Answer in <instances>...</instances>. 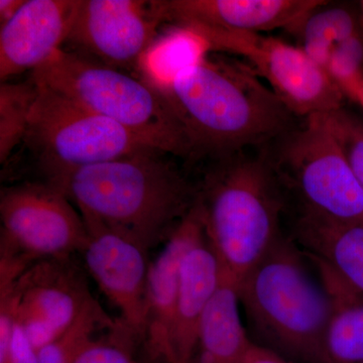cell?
I'll list each match as a JSON object with an SVG mask.
<instances>
[{"label": "cell", "instance_id": "1", "mask_svg": "<svg viewBox=\"0 0 363 363\" xmlns=\"http://www.w3.org/2000/svg\"><path fill=\"white\" fill-rule=\"evenodd\" d=\"M162 94L183 126L193 157L220 159L262 149L302 121L245 62L207 57Z\"/></svg>", "mask_w": 363, "mask_h": 363}, {"label": "cell", "instance_id": "2", "mask_svg": "<svg viewBox=\"0 0 363 363\" xmlns=\"http://www.w3.org/2000/svg\"><path fill=\"white\" fill-rule=\"evenodd\" d=\"M130 156L50 175V184L75 203L85 220L102 224L147 250L167 240L194 206L198 189L161 157Z\"/></svg>", "mask_w": 363, "mask_h": 363}, {"label": "cell", "instance_id": "3", "mask_svg": "<svg viewBox=\"0 0 363 363\" xmlns=\"http://www.w3.org/2000/svg\"><path fill=\"white\" fill-rule=\"evenodd\" d=\"M259 345L292 363H318L333 300L311 260L285 234L238 284Z\"/></svg>", "mask_w": 363, "mask_h": 363}, {"label": "cell", "instance_id": "4", "mask_svg": "<svg viewBox=\"0 0 363 363\" xmlns=\"http://www.w3.org/2000/svg\"><path fill=\"white\" fill-rule=\"evenodd\" d=\"M205 233L238 284L283 235L285 191L264 147L220 157L198 189Z\"/></svg>", "mask_w": 363, "mask_h": 363}, {"label": "cell", "instance_id": "5", "mask_svg": "<svg viewBox=\"0 0 363 363\" xmlns=\"http://www.w3.org/2000/svg\"><path fill=\"white\" fill-rule=\"evenodd\" d=\"M32 81L121 124L152 149L193 157L187 135L171 105L142 79L60 50L33 71Z\"/></svg>", "mask_w": 363, "mask_h": 363}, {"label": "cell", "instance_id": "6", "mask_svg": "<svg viewBox=\"0 0 363 363\" xmlns=\"http://www.w3.org/2000/svg\"><path fill=\"white\" fill-rule=\"evenodd\" d=\"M264 150L296 212L363 226V189L324 116L302 119Z\"/></svg>", "mask_w": 363, "mask_h": 363}, {"label": "cell", "instance_id": "7", "mask_svg": "<svg viewBox=\"0 0 363 363\" xmlns=\"http://www.w3.org/2000/svg\"><path fill=\"white\" fill-rule=\"evenodd\" d=\"M37 88L25 140L39 154L50 175L152 149L121 124L48 88Z\"/></svg>", "mask_w": 363, "mask_h": 363}, {"label": "cell", "instance_id": "8", "mask_svg": "<svg viewBox=\"0 0 363 363\" xmlns=\"http://www.w3.org/2000/svg\"><path fill=\"white\" fill-rule=\"evenodd\" d=\"M186 26L199 33L212 52L240 57L298 119L325 116L344 106L342 91L298 45L262 33Z\"/></svg>", "mask_w": 363, "mask_h": 363}, {"label": "cell", "instance_id": "9", "mask_svg": "<svg viewBox=\"0 0 363 363\" xmlns=\"http://www.w3.org/2000/svg\"><path fill=\"white\" fill-rule=\"evenodd\" d=\"M1 257L35 262L81 252L87 240L82 215L52 184H25L0 196Z\"/></svg>", "mask_w": 363, "mask_h": 363}, {"label": "cell", "instance_id": "10", "mask_svg": "<svg viewBox=\"0 0 363 363\" xmlns=\"http://www.w3.org/2000/svg\"><path fill=\"white\" fill-rule=\"evenodd\" d=\"M69 257L39 260L14 283L0 284V303L37 351L60 337L94 298Z\"/></svg>", "mask_w": 363, "mask_h": 363}, {"label": "cell", "instance_id": "11", "mask_svg": "<svg viewBox=\"0 0 363 363\" xmlns=\"http://www.w3.org/2000/svg\"><path fill=\"white\" fill-rule=\"evenodd\" d=\"M167 18L166 1L79 0L67 42L112 68H138Z\"/></svg>", "mask_w": 363, "mask_h": 363}, {"label": "cell", "instance_id": "12", "mask_svg": "<svg viewBox=\"0 0 363 363\" xmlns=\"http://www.w3.org/2000/svg\"><path fill=\"white\" fill-rule=\"evenodd\" d=\"M87 240L81 250L86 269L121 314L119 324L135 342L145 338L149 250L97 222L85 220Z\"/></svg>", "mask_w": 363, "mask_h": 363}, {"label": "cell", "instance_id": "13", "mask_svg": "<svg viewBox=\"0 0 363 363\" xmlns=\"http://www.w3.org/2000/svg\"><path fill=\"white\" fill-rule=\"evenodd\" d=\"M79 0H26L18 13L0 26V79L44 65L70 33Z\"/></svg>", "mask_w": 363, "mask_h": 363}, {"label": "cell", "instance_id": "14", "mask_svg": "<svg viewBox=\"0 0 363 363\" xmlns=\"http://www.w3.org/2000/svg\"><path fill=\"white\" fill-rule=\"evenodd\" d=\"M205 234L201 204L194 206L176 227L164 247L150 262L147 276L145 344L150 355L172 363V334L175 321L182 260Z\"/></svg>", "mask_w": 363, "mask_h": 363}, {"label": "cell", "instance_id": "15", "mask_svg": "<svg viewBox=\"0 0 363 363\" xmlns=\"http://www.w3.org/2000/svg\"><path fill=\"white\" fill-rule=\"evenodd\" d=\"M322 0H171L167 18L176 25L228 32L290 33Z\"/></svg>", "mask_w": 363, "mask_h": 363}, {"label": "cell", "instance_id": "16", "mask_svg": "<svg viewBox=\"0 0 363 363\" xmlns=\"http://www.w3.org/2000/svg\"><path fill=\"white\" fill-rule=\"evenodd\" d=\"M223 271L206 233L196 241L182 260L175 321L172 334V363H193L198 328Z\"/></svg>", "mask_w": 363, "mask_h": 363}, {"label": "cell", "instance_id": "17", "mask_svg": "<svg viewBox=\"0 0 363 363\" xmlns=\"http://www.w3.org/2000/svg\"><path fill=\"white\" fill-rule=\"evenodd\" d=\"M291 238L363 295V226L294 213Z\"/></svg>", "mask_w": 363, "mask_h": 363}, {"label": "cell", "instance_id": "18", "mask_svg": "<svg viewBox=\"0 0 363 363\" xmlns=\"http://www.w3.org/2000/svg\"><path fill=\"white\" fill-rule=\"evenodd\" d=\"M236 279L224 269L220 284L203 313L193 363H243L255 343L240 314Z\"/></svg>", "mask_w": 363, "mask_h": 363}, {"label": "cell", "instance_id": "19", "mask_svg": "<svg viewBox=\"0 0 363 363\" xmlns=\"http://www.w3.org/2000/svg\"><path fill=\"white\" fill-rule=\"evenodd\" d=\"M290 33L297 38L298 47L325 71L334 59L363 43L358 4L322 0Z\"/></svg>", "mask_w": 363, "mask_h": 363}, {"label": "cell", "instance_id": "20", "mask_svg": "<svg viewBox=\"0 0 363 363\" xmlns=\"http://www.w3.org/2000/svg\"><path fill=\"white\" fill-rule=\"evenodd\" d=\"M307 257L333 300L318 363H363L362 294L351 290L323 262Z\"/></svg>", "mask_w": 363, "mask_h": 363}, {"label": "cell", "instance_id": "21", "mask_svg": "<svg viewBox=\"0 0 363 363\" xmlns=\"http://www.w3.org/2000/svg\"><path fill=\"white\" fill-rule=\"evenodd\" d=\"M211 52L199 33L189 26L176 25L157 35L136 69L142 80L162 93L181 73L199 65Z\"/></svg>", "mask_w": 363, "mask_h": 363}, {"label": "cell", "instance_id": "22", "mask_svg": "<svg viewBox=\"0 0 363 363\" xmlns=\"http://www.w3.org/2000/svg\"><path fill=\"white\" fill-rule=\"evenodd\" d=\"M38 88L28 83L0 85V162H6L18 143L26 140Z\"/></svg>", "mask_w": 363, "mask_h": 363}, {"label": "cell", "instance_id": "23", "mask_svg": "<svg viewBox=\"0 0 363 363\" xmlns=\"http://www.w3.org/2000/svg\"><path fill=\"white\" fill-rule=\"evenodd\" d=\"M102 328L118 331L123 327L119 322H114L93 298L60 337L38 351V363L73 362L79 350L93 339L95 332Z\"/></svg>", "mask_w": 363, "mask_h": 363}, {"label": "cell", "instance_id": "24", "mask_svg": "<svg viewBox=\"0 0 363 363\" xmlns=\"http://www.w3.org/2000/svg\"><path fill=\"white\" fill-rule=\"evenodd\" d=\"M324 116L363 189V121L344 106Z\"/></svg>", "mask_w": 363, "mask_h": 363}, {"label": "cell", "instance_id": "25", "mask_svg": "<svg viewBox=\"0 0 363 363\" xmlns=\"http://www.w3.org/2000/svg\"><path fill=\"white\" fill-rule=\"evenodd\" d=\"M133 343L121 331L113 332L108 340L93 338L79 350L72 363H142L133 357Z\"/></svg>", "mask_w": 363, "mask_h": 363}, {"label": "cell", "instance_id": "26", "mask_svg": "<svg viewBox=\"0 0 363 363\" xmlns=\"http://www.w3.org/2000/svg\"><path fill=\"white\" fill-rule=\"evenodd\" d=\"M0 363H38V351L33 347L25 331L16 322L9 350Z\"/></svg>", "mask_w": 363, "mask_h": 363}, {"label": "cell", "instance_id": "27", "mask_svg": "<svg viewBox=\"0 0 363 363\" xmlns=\"http://www.w3.org/2000/svg\"><path fill=\"white\" fill-rule=\"evenodd\" d=\"M243 363H292L269 348L253 343Z\"/></svg>", "mask_w": 363, "mask_h": 363}, {"label": "cell", "instance_id": "28", "mask_svg": "<svg viewBox=\"0 0 363 363\" xmlns=\"http://www.w3.org/2000/svg\"><path fill=\"white\" fill-rule=\"evenodd\" d=\"M26 0H0V26L6 25L20 11Z\"/></svg>", "mask_w": 363, "mask_h": 363}, {"label": "cell", "instance_id": "29", "mask_svg": "<svg viewBox=\"0 0 363 363\" xmlns=\"http://www.w3.org/2000/svg\"><path fill=\"white\" fill-rule=\"evenodd\" d=\"M347 98L363 107V80L360 81V82L353 88L352 91L348 94Z\"/></svg>", "mask_w": 363, "mask_h": 363}, {"label": "cell", "instance_id": "30", "mask_svg": "<svg viewBox=\"0 0 363 363\" xmlns=\"http://www.w3.org/2000/svg\"><path fill=\"white\" fill-rule=\"evenodd\" d=\"M358 9H359L360 21H362V28L363 33V0L362 1L358 2Z\"/></svg>", "mask_w": 363, "mask_h": 363}]
</instances>
